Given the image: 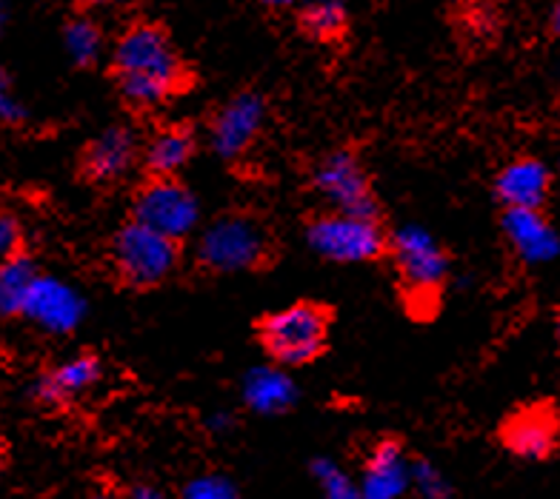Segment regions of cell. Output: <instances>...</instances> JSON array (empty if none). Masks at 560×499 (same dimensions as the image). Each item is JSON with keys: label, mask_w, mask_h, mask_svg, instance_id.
<instances>
[{"label": "cell", "mask_w": 560, "mask_h": 499, "mask_svg": "<svg viewBox=\"0 0 560 499\" xmlns=\"http://www.w3.org/2000/svg\"><path fill=\"white\" fill-rule=\"evenodd\" d=\"M112 74L126 104L138 109L166 104L189 81L172 37L155 23H132L112 49Z\"/></svg>", "instance_id": "obj_1"}, {"label": "cell", "mask_w": 560, "mask_h": 499, "mask_svg": "<svg viewBox=\"0 0 560 499\" xmlns=\"http://www.w3.org/2000/svg\"><path fill=\"white\" fill-rule=\"evenodd\" d=\"M258 337L278 366H303L324 354L329 311L315 302H295L266 314L258 325Z\"/></svg>", "instance_id": "obj_2"}, {"label": "cell", "mask_w": 560, "mask_h": 499, "mask_svg": "<svg viewBox=\"0 0 560 499\" xmlns=\"http://www.w3.org/2000/svg\"><path fill=\"white\" fill-rule=\"evenodd\" d=\"M389 254L406 288V297L415 302V311L427 314L438 306L441 288L450 277V258L429 235L427 228L404 226L389 237Z\"/></svg>", "instance_id": "obj_3"}, {"label": "cell", "mask_w": 560, "mask_h": 499, "mask_svg": "<svg viewBox=\"0 0 560 499\" xmlns=\"http://www.w3.org/2000/svg\"><path fill=\"white\" fill-rule=\"evenodd\" d=\"M272 242L249 214H223L200 235L198 260L209 272H246L266 263Z\"/></svg>", "instance_id": "obj_4"}, {"label": "cell", "mask_w": 560, "mask_h": 499, "mask_svg": "<svg viewBox=\"0 0 560 499\" xmlns=\"http://www.w3.org/2000/svg\"><path fill=\"white\" fill-rule=\"evenodd\" d=\"M112 265L126 286L152 288L175 272L180 246L140 223H126L112 240Z\"/></svg>", "instance_id": "obj_5"}, {"label": "cell", "mask_w": 560, "mask_h": 499, "mask_svg": "<svg viewBox=\"0 0 560 499\" xmlns=\"http://www.w3.org/2000/svg\"><path fill=\"white\" fill-rule=\"evenodd\" d=\"M312 249L332 263H372L389 251V237L377 217L329 212L310 226Z\"/></svg>", "instance_id": "obj_6"}, {"label": "cell", "mask_w": 560, "mask_h": 499, "mask_svg": "<svg viewBox=\"0 0 560 499\" xmlns=\"http://www.w3.org/2000/svg\"><path fill=\"white\" fill-rule=\"evenodd\" d=\"M135 223L152 228L158 235L180 240L195 231L200 217V206L195 194L175 177H149L135 194Z\"/></svg>", "instance_id": "obj_7"}, {"label": "cell", "mask_w": 560, "mask_h": 499, "mask_svg": "<svg viewBox=\"0 0 560 499\" xmlns=\"http://www.w3.org/2000/svg\"><path fill=\"white\" fill-rule=\"evenodd\" d=\"M312 183L332 203L335 212L358 214V217H377L372 183H369L361 161L349 148L324 157L320 166L315 169V175H312Z\"/></svg>", "instance_id": "obj_8"}, {"label": "cell", "mask_w": 560, "mask_h": 499, "mask_svg": "<svg viewBox=\"0 0 560 499\" xmlns=\"http://www.w3.org/2000/svg\"><path fill=\"white\" fill-rule=\"evenodd\" d=\"M266 120L264 97L241 92L212 120V146L223 161H237L258 140Z\"/></svg>", "instance_id": "obj_9"}, {"label": "cell", "mask_w": 560, "mask_h": 499, "mask_svg": "<svg viewBox=\"0 0 560 499\" xmlns=\"http://www.w3.org/2000/svg\"><path fill=\"white\" fill-rule=\"evenodd\" d=\"M83 314H86V302L81 294L55 277H37L23 306V317H30L32 323L52 334L74 331L81 325Z\"/></svg>", "instance_id": "obj_10"}, {"label": "cell", "mask_w": 560, "mask_h": 499, "mask_svg": "<svg viewBox=\"0 0 560 499\" xmlns=\"http://www.w3.org/2000/svg\"><path fill=\"white\" fill-rule=\"evenodd\" d=\"M138 161L140 146L132 129L109 126L83 152V171L95 183H112V180H120L124 175H129V169Z\"/></svg>", "instance_id": "obj_11"}, {"label": "cell", "mask_w": 560, "mask_h": 499, "mask_svg": "<svg viewBox=\"0 0 560 499\" xmlns=\"http://www.w3.org/2000/svg\"><path fill=\"white\" fill-rule=\"evenodd\" d=\"M412 483V463L404 456V448L395 440L377 442L363 465V499H400Z\"/></svg>", "instance_id": "obj_12"}, {"label": "cell", "mask_w": 560, "mask_h": 499, "mask_svg": "<svg viewBox=\"0 0 560 499\" xmlns=\"http://www.w3.org/2000/svg\"><path fill=\"white\" fill-rule=\"evenodd\" d=\"M503 231L526 263H546L558 254V235L540 212L509 209L503 214Z\"/></svg>", "instance_id": "obj_13"}, {"label": "cell", "mask_w": 560, "mask_h": 499, "mask_svg": "<svg viewBox=\"0 0 560 499\" xmlns=\"http://www.w3.org/2000/svg\"><path fill=\"white\" fill-rule=\"evenodd\" d=\"M549 169L540 161H524L509 163L506 169L498 175V198L506 203L509 209H532L538 212L540 203L549 194Z\"/></svg>", "instance_id": "obj_14"}, {"label": "cell", "mask_w": 560, "mask_h": 499, "mask_svg": "<svg viewBox=\"0 0 560 499\" xmlns=\"http://www.w3.org/2000/svg\"><path fill=\"white\" fill-rule=\"evenodd\" d=\"M101 375H104L101 360L92 357V354H81V357H72V360L60 363L52 371H46L37 380V396L49 405L69 403L74 396L86 394L92 385H97Z\"/></svg>", "instance_id": "obj_15"}, {"label": "cell", "mask_w": 560, "mask_h": 499, "mask_svg": "<svg viewBox=\"0 0 560 499\" xmlns=\"http://www.w3.org/2000/svg\"><path fill=\"white\" fill-rule=\"evenodd\" d=\"M503 442L512 454L540 460L558 442V423L544 408H529V412H521L509 419L506 428H503Z\"/></svg>", "instance_id": "obj_16"}, {"label": "cell", "mask_w": 560, "mask_h": 499, "mask_svg": "<svg viewBox=\"0 0 560 499\" xmlns=\"http://www.w3.org/2000/svg\"><path fill=\"white\" fill-rule=\"evenodd\" d=\"M195 155V132L192 126H166L161 132L149 138L143 146V166L149 177H175Z\"/></svg>", "instance_id": "obj_17"}, {"label": "cell", "mask_w": 560, "mask_h": 499, "mask_svg": "<svg viewBox=\"0 0 560 499\" xmlns=\"http://www.w3.org/2000/svg\"><path fill=\"white\" fill-rule=\"evenodd\" d=\"M244 400L252 412L278 414L295 403V382L280 368H255L244 380Z\"/></svg>", "instance_id": "obj_18"}, {"label": "cell", "mask_w": 560, "mask_h": 499, "mask_svg": "<svg viewBox=\"0 0 560 499\" xmlns=\"http://www.w3.org/2000/svg\"><path fill=\"white\" fill-rule=\"evenodd\" d=\"M40 277L32 260L21 258L0 263V314L15 317L23 314L26 297H30L35 280Z\"/></svg>", "instance_id": "obj_19"}, {"label": "cell", "mask_w": 560, "mask_h": 499, "mask_svg": "<svg viewBox=\"0 0 560 499\" xmlns=\"http://www.w3.org/2000/svg\"><path fill=\"white\" fill-rule=\"evenodd\" d=\"M63 44L78 67H92L104 52V32L92 17H72L63 32Z\"/></svg>", "instance_id": "obj_20"}, {"label": "cell", "mask_w": 560, "mask_h": 499, "mask_svg": "<svg viewBox=\"0 0 560 499\" xmlns=\"http://www.w3.org/2000/svg\"><path fill=\"white\" fill-rule=\"evenodd\" d=\"M298 23H301V29L306 32L315 40H338L343 32H347V9L340 7V3H310V7L301 9V15H298Z\"/></svg>", "instance_id": "obj_21"}, {"label": "cell", "mask_w": 560, "mask_h": 499, "mask_svg": "<svg viewBox=\"0 0 560 499\" xmlns=\"http://www.w3.org/2000/svg\"><path fill=\"white\" fill-rule=\"evenodd\" d=\"M312 471H315V477L317 483H320V491H324L326 499H363L361 485L352 483V479L347 477V471L338 468V465L329 463V460H317V463L312 465Z\"/></svg>", "instance_id": "obj_22"}, {"label": "cell", "mask_w": 560, "mask_h": 499, "mask_svg": "<svg viewBox=\"0 0 560 499\" xmlns=\"http://www.w3.org/2000/svg\"><path fill=\"white\" fill-rule=\"evenodd\" d=\"M184 499H237V491L223 477H198L186 485Z\"/></svg>", "instance_id": "obj_23"}, {"label": "cell", "mask_w": 560, "mask_h": 499, "mask_svg": "<svg viewBox=\"0 0 560 499\" xmlns=\"http://www.w3.org/2000/svg\"><path fill=\"white\" fill-rule=\"evenodd\" d=\"M412 479L418 483V491L427 499H446L450 497V488H446V479L438 474L429 463H412Z\"/></svg>", "instance_id": "obj_24"}, {"label": "cell", "mask_w": 560, "mask_h": 499, "mask_svg": "<svg viewBox=\"0 0 560 499\" xmlns=\"http://www.w3.org/2000/svg\"><path fill=\"white\" fill-rule=\"evenodd\" d=\"M21 246L23 231L21 226H18V221L15 217H9V214H0V263L21 258Z\"/></svg>", "instance_id": "obj_25"}, {"label": "cell", "mask_w": 560, "mask_h": 499, "mask_svg": "<svg viewBox=\"0 0 560 499\" xmlns=\"http://www.w3.org/2000/svg\"><path fill=\"white\" fill-rule=\"evenodd\" d=\"M23 106L18 104L15 95L9 92V78L7 72L0 69V123H18V120H23Z\"/></svg>", "instance_id": "obj_26"}, {"label": "cell", "mask_w": 560, "mask_h": 499, "mask_svg": "<svg viewBox=\"0 0 560 499\" xmlns=\"http://www.w3.org/2000/svg\"><path fill=\"white\" fill-rule=\"evenodd\" d=\"M129 499H163V494L158 491L155 485H135Z\"/></svg>", "instance_id": "obj_27"}, {"label": "cell", "mask_w": 560, "mask_h": 499, "mask_svg": "<svg viewBox=\"0 0 560 499\" xmlns=\"http://www.w3.org/2000/svg\"><path fill=\"white\" fill-rule=\"evenodd\" d=\"M552 21H555V29L560 32V3H558V9H555V17H552Z\"/></svg>", "instance_id": "obj_28"}, {"label": "cell", "mask_w": 560, "mask_h": 499, "mask_svg": "<svg viewBox=\"0 0 560 499\" xmlns=\"http://www.w3.org/2000/svg\"><path fill=\"white\" fill-rule=\"evenodd\" d=\"M3 21H7V9L0 7V26H3Z\"/></svg>", "instance_id": "obj_29"}, {"label": "cell", "mask_w": 560, "mask_h": 499, "mask_svg": "<svg viewBox=\"0 0 560 499\" xmlns=\"http://www.w3.org/2000/svg\"><path fill=\"white\" fill-rule=\"evenodd\" d=\"M95 499H109V497H95Z\"/></svg>", "instance_id": "obj_30"}, {"label": "cell", "mask_w": 560, "mask_h": 499, "mask_svg": "<svg viewBox=\"0 0 560 499\" xmlns=\"http://www.w3.org/2000/svg\"><path fill=\"white\" fill-rule=\"evenodd\" d=\"M558 334H560V325H558Z\"/></svg>", "instance_id": "obj_31"}]
</instances>
